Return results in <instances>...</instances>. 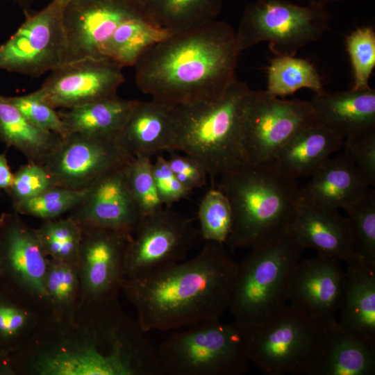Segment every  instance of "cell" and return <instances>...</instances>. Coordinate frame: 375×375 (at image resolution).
<instances>
[{
    "mask_svg": "<svg viewBox=\"0 0 375 375\" xmlns=\"http://www.w3.org/2000/svg\"><path fill=\"white\" fill-rule=\"evenodd\" d=\"M118 298L44 318L10 356V375H162L156 348Z\"/></svg>",
    "mask_w": 375,
    "mask_h": 375,
    "instance_id": "obj_1",
    "label": "cell"
},
{
    "mask_svg": "<svg viewBox=\"0 0 375 375\" xmlns=\"http://www.w3.org/2000/svg\"><path fill=\"white\" fill-rule=\"evenodd\" d=\"M237 267L223 244L206 242L188 260L125 278L122 291L145 333L176 331L221 319L229 306Z\"/></svg>",
    "mask_w": 375,
    "mask_h": 375,
    "instance_id": "obj_2",
    "label": "cell"
},
{
    "mask_svg": "<svg viewBox=\"0 0 375 375\" xmlns=\"http://www.w3.org/2000/svg\"><path fill=\"white\" fill-rule=\"evenodd\" d=\"M235 31L216 20L172 34L148 49L134 65L137 87L170 108L222 94L236 78Z\"/></svg>",
    "mask_w": 375,
    "mask_h": 375,
    "instance_id": "obj_3",
    "label": "cell"
},
{
    "mask_svg": "<svg viewBox=\"0 0 375 375\" xmlns=\"http://www.w3.org/2000/svg\"><path fill=\"white\" fill-rule=\"evenodd\" d=\"M220 176L217 188L228 199L233 214L226 242L231 250L251 249L290 229L300 189L296 178L274 159L250 163Z\"/></svg>",
    "mask_w": 375,
    "mask_h": 375,
    "instance_id": "obj_4",
    "label": "cell"
},
{
    "mask_svg": "<svg viewBox=\"0 0 375 375\" xmlns=\"http://www.w3.org/2000/svg\"><path fill=\"white\" fill-rule=\"evenodd\" d=\"M251 91L235 78L215 98L172 108L176 151L196 160L210 176L236 172L249 164L242 128Z\"/></svg>",
    "mask_w": 375,
    "mask_h": 375,
    "instance_id": "obj_5",
    "label": "cell"
},
{
    "mask_svg": "<svg viewBox=\"0 0 375 375\" xmlns=\"http://www.w3.org/2000/svg\"><path fill=\"white\" fill-rule=\"evenodd\" d=\"M304 249L291 228L251 248L238 263L228 306L233 319L251 330L279 313L288 301L291 271Z\"/></svg>",
    "mask_w": 375,
    "mask_h": 375,
    "instance_id": "obj_6",
    "label": "cell"
},
{
    "mask_svg": "<svg viewBox=\"0 0 375 375\" xmlns=\"http://www.w3.org/2000/svg\"><path fill=\"white\" fill-rule=\"evenodd\" d=\"M251 330L233 319L174 331L156 348L162 375H241L249 370Z\"/></svg>",
    "mask_w": 375,
    "mask_h": 375,
    "instance_id": "obj_7",
    "label": "cell"
},
{
    "mask_svg": "<svg viewBox=\"0 0 375 375\" xmlns=\"http://www.w3.org/2000/svg\"><path fill=\"white\" fill-rule=\"evenodd\" d=\"M326 343L325 324L289 304L251 329L250 362L266 375H314Z\"/></svg>",
    "mask_w": 375,
    "mask_h": 375,
    "instance_id": "obj_8",
    "label": "cell"
},
{
    "mask_svg": "<svg viewBox=\"0 0 375 375\" xmlns=\"http://www.w3.org/2000/svg\"><path fill=\"white\" fill-rule=\"evenodd\" d=\"M330 22L326 6H300L288 0H256L243 11L235 31L236 43L240 53L267 42L275 55L295 56L300 49L322 38Z\"/></svg>",
    "mask_w": 375,
    "mask_h": 375,
    "instance_id": "obj_9",
    "label": "cell"
},
{
    "mask_svg": "<svg viewBox=\"0 0 375 375\" xmlns=\"http://www.w3.org/2000/svg\"><path fill=\"white\" fill-rule=\"evenodd\" d=\"M65 4L52 0L25 19L0 46V69L38 77L65 63L67 40L63 22Z\"/></svg>",
    "mask_w": 375,
    "mask_h": 375,
    "instance_id": "obj_10",
    "label": "cell"
},
{
    "mask_svg": "<svg viewBox=\"0 0 375 375\" xmlns=\"http://www.w3.org/2000/svg\"><path fill=\"white\" fill-rule=\"evenodd\" d=\"M48 262L35 228L17 215H3L0 219V285L51 315L44 288Z\"/></svg>",
    "mask_w": 375,
    "mask_h": 375,
    "instance_id": "obj_11",
    "label": "cell"
},
{
    "mask_svg": "<svg viewBox=\"0 0 375 375\" xmlns=\"http://www.w3.org/2000/svg\"><path fill=\"white\" fill-rule=\"evenodd\" d=\"M133 233L126 253L125 278L183 261L201 238L192 221L171 206L143 217Z\"/></svg>",
    "mask_w": 375,
    "mask_h": 375,
    "instance_id": "obj_12",
    "label": "cell"
},
{
    "mask_svg": "<svg viewBox=\"0 0 375 375\" xmlns=\"http://www.w3.org/2000/svg\"><path fill=\"white\" fill-rule=\"evenodd\" d=\"M310 101L281 99L251 90L243 120V144L249 163L274 159L303 127L315 121Z\"/></svg>",
    "mask_w": 375,
    "mask_h": 375,
    "instance_id": "obj_13",
    "label": "cell"
},
{
    "mask_svg": "<svg viewBox=\"0 0 375 375\" xmlns=\"http://www.w3.org/2000/svg\"><path fill=\"white\" fill-rule=\"evenodd\" d=\"M134 156L116 136L100 138L77 133L60 140L43 165L57 186L84 189L103 174L128 164Z\"/></svg>",
    "mask_w": 375,
    "mask_h": 375,
    "instance_id": "obj_14",
    "label": "cell"
},
{
    "mask_svg": "<svg viewBox=\"0 0 375 375\" xmlns=\"http://www.w3.org/2000/svg\"><path fill=\"white\" fill-rule=\"evenodd\" d=\"M142 11L138 0H72L64 9L65 63L104 58V49L117 28Z\"/></svg>",
    "mask_w": 375,
    "mask_h": 375,
    "instance_id": "obj_15",
    "label": "cell"
},
{
    "mask_svg": "<svg viewBox=\"0 0 375 375\" xmlns=\"http://www.w3.org/2000/svg\"><path fill=\"white\" fill-rule=\"evenodd\" d=\"M132 234L82 227L77 265L80 303L118 298L125 279L124 262Z\"/></svg>",
    "mask_w": 375,
    "mask_h": 375,
    "instance_id": "obj_16",
    "label": "cell"
},
{
    "mask_svg": "<svg viewBox=\"0 0 375 375\" xmlns=\"http://www.w3.org/2000/svg\"><path fill=\"white\" fill-rule=\"evenodd\" d=\"M122 69L106 58H86L52 71L40 88L54 109L71 108L117 95Z\"/></svg>",
    "mask_w": 375,
    "mask_h": 375,
    "instance_id": "obj_17",
    "label": "cell"
},
{
    "mask_svg": "<svg viewBox=\"0 0 375 375\" xmlns=\"http://www.w3.org/2000/svg\"><path fill=\"white\" fill-rule=\"evenodd\" d=\"M345 279L340 260L317 253L299 261L292 268L288 285V301L313 319L324 324L335 317Z\"/></svg>",
    "mask_w": 375,
    "mask_h": 375,
    "instance_id": "obj_18",
    "label": "cell"
},
{
    "mask_svg": "<svg viewBox=\"0 0 375 375\" xmlns=\"http://www.w3.org/2000/svg\"><path fill=\"white\" fill-rule=\"evenodd\" d=\"M127 165L103 174L90 184L83 199L69 216L81 227L133 233L142 217L128 188Z\"/></svg>",
    "mask_w": 375,
    "mask_h": 375,
    "instance_id": "obj_19",
    "label": "cell"
},
{
    "mask_svg": "<svg viewBox=\"0 0 375 375\" xmlns=\"http://www.w3.org/2000/svg\"><path fill=\"white\" fill-rule=\"evenodd\" d=\"M291 230L306 248L346 262L360 258L355 251L349 221L338 209L317 205L301 198Z\"/></svg>",
    "mask_w": 375,
    "mask_h": 375,
    "instance_id": "obj_20",
    "label": "cell"
},
{
    "mask_svg": "<svg viewBox=\"0 0 375 375\" xmlns=\"http://www.w3.org/2000/svg\"><path fill=\"white\" fill-rule=\"evenodd\" d=\"M315 119L342 137L375 130V90H322L310 101Z\"/></svg>",
    "mask_w": 375,
    "mask_h": 375,
    "instance_id": "obj_21",
    "label": "cell"
},
{
    "mask_svg": "<svg viewBox=\"0 0 375 375\" xmlns=\"http://www.w3.org/2000/svg\"><path fill=\"white\" fill-rule=\"evenodd\" d=\"M116 138L131 155L151 156L176 151V131L172 108L155 101H137Z\"/></svg>",
    "mask_w": 375,
    "mask_h": 375,
    "instance_id": "obj_22",
    "label": "cell"
},
{
    "mask_svg": "<svg viewBox=\"0 0 375 375\" xmlns=\"http://www.w3.org/2000/svg\"><path fill=\"white\" fill-rule=\"evenodd\" d=\"M369 185L353 162L343 153L329 158L300 189L308 202L335 209L343 208L362 196Z\"/></svg>",
    "mask_w": 375,
    "mask_h": 375,
    "instance_id": "obj_23",
    "label": "cell"
},
{
    "mask_svg": "<svg viewBox=\"0 0 375 375\" xmlns=\"http://www.w3.org/2000/svg\"><path fill=\"white\" fill-rule=\"evenodd\" d=\"M324 324L326 347L314 375L375 374V340L343 328L335 317Z\"/></svg>",
    "mask_w": 375,
    "mask_h": 375,
    "instance_id": "obj_24",
    "label": "cell"
},
{
    "mask_svg": "<svg viewBox=\"0 0 375 375\" xmlns=\"http://www.w3.org/2000/svg\"><path fill=\"white\" fill-rule=\"evenodd\" d=\"M338 323L375 340V267L361 258L347 262Z\"/></svg>",
    "mask_w": 375,
    "mask_h": 375,
    "instance_id": "obj_25",
    "label": "cell"
},
{
    "mask_svg": "<svg viewBox=\"0 0 375 375\" xmlns=\"http://www.w3.org/2000/svg\"><path fill=\"white\" fill-rule=\"evenodd\" d=\"M343 138L315 120L300 129L274 160L294 178L312 176L342 145Z\"/></svg>",
    "mask_w": 375,
    "mask_h": 375,
    "instance_id": "obj_26",
    "label": "cell"
},
{
    "mask_svg": "<svg viewBox=\"0 0 375 375\" xmlns=\"http://www.w3.org/2000/svg\"><path fill=\"white\" fill-rule=\"evenodd\" d=\"M136 102L117 94L58 112L68 133L111 138L121 131Z\"/></svg>",
    "mask_w": 375,
    "mask_h": 375,
    "instance_id": "obj_27",
    "label": "cell"
},
{
    "mask_svg": "<svg viewBox=\"0 0 375 375\" xmlns=\"http://www.w3.org/2000/svg\"><path fill=\"white\" fill-rule=\"evenodd\" d=\"M153 24L171 34L200 28L217 20L223 0H138Z\"/></svg>",
    "mask_w": 375,
    "mask_h": 375,
    "instance_id": "obj_28",
    "label": "cell"
},
{
    "mask_svg": "<svg viewBox=\"0 0 375 375\" xmlns=\"http://www.w3.org/2000/svg\"><path fill=\"white\" fill-rule=\"evenodd\" d=\"M49 315L0 285V375H10V355Z\"/></svg>",
    "mask_w": 375,
    "mask_h": 375,
    "instance_id": "obj_29",
    "label": "cell"
},
{
    "mask_svg": "<svg viewBox=\"0 0 375 375\" xmlns=\"http://www.w3.org/2000/svg\"><path fill=\"white\" fill-rule=\"evenodd\" d=\"M60 138L33 124L6 97L0 95V138L21 151L28 162L43 165Z\"/></svg>",
    "mask_w": 375,
    "mask_h": 375,
    "instance_id": "obj_30",
    "label": "cell"
},
{
    "mask_svg": "<svg viewBox=\"0 0 375 375\" xmlns=\"http://www.w3.org/2000/svg\"><path fill=\"white\" fill-rule=\"evenodd\" d=\"M171 35L153 24L142 10L117 28L107 43L103 56L122 68L134 67L148 49Z\"/></svg>",
    "mask_w": 375,
    "mask_h": 375,
    "instance_id": "obj_31",
    "label": "cell"
},
{
    "mask_svg": "<svg viewBox=\"0 0 375 375\" xmlns=\"http://www.w3.org/2000/svg\"><path fill=\"white\" fill-rule=\"evenodd\" d=\"M266 91L275 97L291 95L302 88L315 93L323 90L322 78L308 60L291 56H278L271 59L267 69Z\"/></svg>",
    "mask_w": 375,
    "mask_h": 375,
    "instance_id": "obj_32",
    "label": "cell"
},
{
    "mask_svg": "<svg viewBox=\"0 0 375 375\" xmlns=\"http://www.w3.org/2000/svg\"><path fill=\"white\" fill-rule=\"evenodd\" d=\"M44 288L56 319L72 317L80 303V279L77 262L49 258Z\"/></svg>",
    "mask_w": 375,
    "mask_h": 375,
    "instance_id": "obj_33",
    "label": "cell"
},
{
    "mask_svg": "<svg viewBox=\"0 0 375 375\" xmlns=\"http://www.w3.org/2000/svg\"><path fill=\"white\" fill-rule=\"evenodd\" d=\"M35 231L48 258L77 262L82 227L71 217L44 220Z\"/></svg>",
    "mask_w": 375,
    "mask_h": 375,
    "instance_id": "obj_34",
    "label": "cell"
},
{
    "mask_svg": "<svg viewBox=\"0 0 375 375\" xmlns=\"http://www.w3.org/2000/svg\"><path fill=\"white\" fill-rule=\"evenodd\" d=\"M349 221L357 255L375 267V192L368 190L354 202L343 208Z\"/></svg>",
    "mask_w": 375,
    "mask_h": 375,
    "instance_id": "obj_35",
    "label": "cell"
},
{
    "mask_svg": "<svg viewBox=\"0 0 375 375\" xmlns=\"http://www.w3.org/2000/svg\"><path fill=\"white\" fill-rule=\"evenodd\" d=\"M199 232L206 242L226 244L231 232L233 214L228 199L219 189L208 190L198 208Z\"/></svg>",
    "mask_w": 375,
    "mask_h": 375,
    "instance_id": "obj_36",
    "label": "cell"
},
{
    "mask_svg": "<svg viewBox=\"0 0 375 375\" xmlns=\"http://www.w3.org/2000/svg\"><path fill=\"white\" fill-rule=\"evenodd\" d=\"M87 191L88 187L75 190L55 186L32 199L14 204V208L18 214L43 220L56 219L75 208Z\"/></svg>",
    "mask_w": 375,
    "mask_h": 375,
    "instance_id": "obj_37",
    "label": "cell"
},
{
    "mask_svg": "<svg viewBox=\"0 0 375 375\" xmlns=\"http://www.w3.org/2000/svg\"><path fill=\"white\" fill-rule=\"evenodd\" d=\"M129 190L143 217L163 208L155 184L151 156L139 154L126 169Z\"/></svg>",
    "mask_w": 375,
    "mask_h": 375,
    "instance_id": "obj_38",
    "label": "cell"
},
{
    "mask_svg": "<svg viewBox=\"0 0 375 375\" xmlns=\"http://www.w3.org/2000/svg\"><path fill=\"white\" fill-rule=\"evenodd\" d=\"M345 44L353 69L352 89L370 88L369 79L375 67L374 29L371 26L358 28L346 38Z\"/></svg>",
    "mask_w": 375,
    "mask_h": 375,
    "instance_id": "obj_39",
    "label": "cell"
},
{
    "mask_svg": "<svg viewBox=\"0 0 375 375\" xmlns=\"http://www.w3.org/2000/svg\"><path fill=\"white\" fill-rule=\"evenodd\" d=\"M7 99L35 126L60 137L68 134L58 112L45 100L40 88L25 95Z\"/></svg>",
    "mask_w": 375,
    "mask_h": 375,
    "instance_id": "obj_40",
    "label": "cell"
},
{
    "mask_svg": "<svg viewBox=\"0 0 375 375\" xmlns=\"http://www.w3.org/2000/svg\"><path fill=\"white\" fill-rule=\"evenodd\" d=\"M55 186H57L56 182L43 165L28 162L14 174L8 190L16 204Z\"/></svg>",
    "mask_w": 375,
    "mask_h": 375,
    "instance_id": "obj_41",
    "label": "cell"
},
{
    "mask_svg": "<svg viewBox=\"0 0 375 375\" xmlns=\"http://www.w3.org/2000/svg\"><path fill=\"white\" fill-rule=\"evenodd\" d=\"M347 156L369 185H375V130L347 138L345 151Z\"/></svg>",
    "mask_w": 375,
    "mask_h": 375,
    "instance_id": "obj_42",
    "label": "cell"
},
{
    "mask_svg": "<svg viewBox=\"0 0 375 375\" xmlns=\"http://www.w3.org/2000/svg\"><path fill=\"white\" fill-rule=\"evenodd\" d=\"M152 172L159 197L166 206L187 198L192 192L182 185L172 171L168 161L157 154Z\"/></svg>",
    "mask_w": 375,
    "mask_h": 375,
    "instance_id": "obj_43",
    "label": "cell"
},
{
    "mask_svg": "<svg viewBox=\"0 0 375 375\" xmlns=\"http://www.w3.org/2000/svg\"><path fill=\"white\" fill-rule=\"evenodd\" d=\"M167 160L169 167L178 181L191 192L206 184L205 169L196 160L188 155H181L176 151H169Z\"/></svg>",
    "mask_w": 375,
    "mask_h": 375,
    "instance_id": "obj_44",
    "label": "cell"
},
{
    "mask_svg": "<svg viewBox=\"0 0 375 375\" xmlns=\"http://www.w3.org/2000/svg\"><path fill=\"white\" fill-rule=\"evenodd\" d=\"M13 176L4 154L0 153V189L8 190L12 185Z\"/></svg>",
    "mask_w": 375,
    "mask_h": 375,
    "instance_id": "obj_45",
    "label": "cell"
},
{
    "mask_svg": "<svg viewBox=\"0 0 375 375\" xmlns=\"http://www.w3.org/2000/svg\"><path fill=\"white\" fill-rule=\"evenodd\" d=\"M306 1L308 3L326 6V5L328 4V3L340 2V1H345V0H306Z\"/></svg>",
    "mask_w": 375,
    "mask_h": 375,
    "instance_id": "obj_46",
    "label": "cell"
},
{
    "mask_svg": "<svg viewBox=\"0 0 375 375\" xmlns=\"http://www.w3.org/2000/svg\"><path fill=\"white\" fill-rule=\"evenodd\" d=\"M20 6L24 10H28V8L37 0H12Z\"/></svg>",
    "mask_w": 375,
    "mask_h": 375,
    "instance_id": "obj_47",
    "label": "cell"
},
{
    "mask_svg": "<svg viewBox=\"0 0 375 375\" xmlns=\"http://www.w3.org/2000/svg\"><path fill=\"white\" fill-rule=\"evenodd\" d=\"M60 1L62 2L64 4H67L68 2L72 1V0H59Z\"/></svg>",
    "mask_w": 375,
    "mask_h": 375,
    "instance_id": "obj_48",
    "label": "cell"
}]
</instances>
